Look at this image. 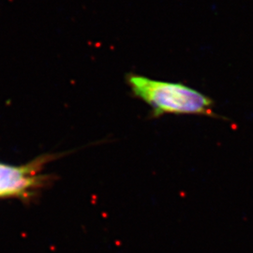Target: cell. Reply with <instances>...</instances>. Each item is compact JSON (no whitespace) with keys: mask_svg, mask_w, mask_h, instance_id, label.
I'll return each mask as SVG.
<instances>
[{"mask_svg":"<svg viewBox=\"0 0 253 253\" xmlns=\"http://www.w3.org/2000/svg\"><path fill=\"white\" fill-rule=\"evenodd\" d=\"M127 81L134 95L152 108L154 117L171 114L218 118L213 100L188 85L141 75H130Z\"/></svg>","mask_w":253,"mask_h":253,"instance_id":"obj_1","label":"cell"},{"mask_svg":"<svg viewBox=\"0 0 253 253\" xmlns=\"http://www.w3.org/2000/svg\"><path fill=\"white\" fill-rule=\"evenodd\" d=\"M42 163L33 162L25 166L0 163V198H28L44 182L40 174Z\"/></svg>","mask_w":253,"mask_h":253,"instance_id":"obj_2","label":"cell"}]
</instances>
